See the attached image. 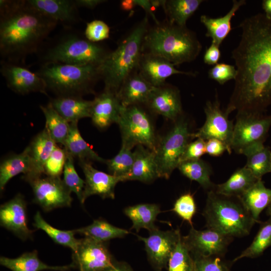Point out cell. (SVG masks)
Wrapping results in <instances>:
<instances>
[{
  "label": "cell",
  "instance_id": "obj_1",
  "mask_svg": "<svg viewBox=\"0 0 271 271\" xmlns=\"http://www.w3.org/2000/svg\"><path fill=\"white\" fill-rule=\"evenodd\" d=\"M239 27L240 40L232 52L237 75L225 110L264 113L271 105V18L258 13Z\"/></svg>",
  "mask_w": 271,
  "mask_h": 271
},
{
  "label": "cell",
  "instance_id": "obj_2",
  "mask_svg": "<svg viewBox=\"0 0 271 271\" xmlns=\"http://www.w3.org/2000/svg\"><path fill=\"white\" fill-rule=\"evenodd\" d=\"M27 1H0V52L5 62L18 63L38 52L58 24Z\"/></svg>",
  "mask_w": 271,
  "mask_h": 271
},
{
  "label": "cell",
  "instance_id": "obj_3",
  "mask_svg": "<svg viewBox=\"0 0 271 271\" xmlns=\"http://www.w3.org/2000/svg\"><path fill=\"white\" fill-rule=\"evenodd\" d=\"M201 49L202 45L193 31L166 19L150 26L143 45V52L161 56L175 66L194 61Z\"/></svg>",
  "mask_w": 271,
  "mask_h": 271
},
{
  "label": "cell",
  "instance_id": "obj_4",
  "mask_svg": "<svg viewBox=\"0 0 271 271\" xmlns=\"http://www.w3.org/2000/svg\"><path fill=\"white\" fill-rule=\"evenodd\" d=\"M150 27L148 15L133 26L118 43L114 51H111L99 67L101 79L104 82V89L117 93L125 78L138 70L143 53L145 36Z\"/></svg>",
  "mask_w": 271,
  "mask_h": 271
},
{
  "label": "cell",
  "instance_id": "obj_5",
  "mask_svg": "<svg viewBox=\"0 0 271 271\" xmlns=\"http://www.w3.org/2000/svg\"><path fill=\"white\" fill-rule=\"evenodd\" d=\"M207 228L233 237L248 235L256 222L238 197L209 191L202 212Z\"/></svg>",
  "mask_w": 271,
  "mask_h": 271
},
{
  "label": "cell",
  "instance_id": "obj_6",
  "mask_svg": "<svg viewBox=\"0 0 271 271\" xmlns=\"http://www.w3.org/2000/svg\"><path fill=\"white\" fill-rule=\"evenodd\" d=\"M53 63L42 65L36 72L44 81L46 89L57 96H80L93 93L101 79L99 67Z\"/></svg>",
  "mask_w": 271,
  "mask_h": 271
},
{
  "label": "cell",
  "instance_id": "obj_7",
  "mask_svg": "<svg viewBox=\"0 0 271 271\" xmlns=\"http://www.w3.org/2000/svg\"><path fill=\"white\" fill-rule=\"evenodd\" d=\"M111 51L85 36L70 33L56 39L42 53V65L59 63L83 66H100Z\"/></svg>",
  "mask_w": 271,
  "mask_h": 271
},
{
  "label": "cell",
  "instance_id": "obj_8",
  "mask_svg": "<svg viewBox=\"0 0 271 271\" xmlns=\"http://www.w3.org/2000/svg\"><path fill=\"white\" fill-rule=\"evenodd\" d=\"M181 115L173 128L159 141L154 151L159 177L168 179L177 168L191 138L188 122Z\"/></svg>",
  "mask_w": 271,
  "mask_h": 271
},
{
  "label": "cell",
  "instance_id": "obj_9",
  "mask_svg": "<svg viewBox=\"0 0 271 271\" xmlns=\"http://www.w3.org/2000/svg\"><path fill=\"white\" fill-rule=\"evenodd\" d=\"M117 124L122 137V145L132 149L143 146L154 151L158 140L151 118L140 105L123 106Z\"/></svg>",
  "mask_w": 271,
  "mask_h": 271
},
{
  "label": "cell",
  "instance_id": "obj_10",
  "mask_svg": "<svg viewBox=\"0 0 271 271\" xmlns=\"http://www.w3.org/2000/svg\"><path fill=\"white\" fill-rule=\"evenodd\" d=\"M271 126V114L249 111L237 112L234 124L231 148L237 154L248 147L264 143Z\"/></svg>",
  "mask_w": 271,
  "mask_h": 271
},
{
  "label": "cell",
  "instance_id": "obj_11",
  "mask_svg": "<svg viewBox=\"0 0 271 271\" xmlns=\"http://www.w3.org/2000/svg\"><path fill=\"white\" fill-rule=\"evenodd\" d=\"M206 120L198 130L191 133L192 139H200L205 141L217 139L226 146L227 152L231 154V143L234 127L233 121L228 118V113L220 108L217 97L215 100L208 101L204 107Z\"/></svg>",
  "mask_w": 271,
  "mask_h": 271
},
{
  "label": "cell",
  "instance_id": "obj_12",
  "mask_svg": "<svg viewBox=\"0 0 271 271\" xmlns=\"http://www.w3.org/2000/svg\"><path fill=\"white\" fill-rule=\"evenodd\" d=\"M34 194V201L45 212L69 207L72 198L60 177H39L27 181Z\"/></svg>",
  "mask_w": 271,
  "mask_h": 271
},
{
  "label": "cell",
  "instance_id": "obj_13",
  "mask_svg": "<svg viewBox=\"0 0 271 271\" xmlns=\"http://www.w3.org/2000/svg\"><path fill=\"white\" fill-rule=\"evenodd\" d=\"M72 259L79 271H104L115 261L106 242L85 236L79 239Z\"/></svg>",
  "mask_w": 271,
  "mask_h": 271
},
{
  "label": "cell",
  "instance_id": "obj_14",
  "mask_svg": "<svg viewBox=\"0 0 271 271\" xmlns=\"http://www.w3.org/2000/svg\"><path fill=\"white\" fill-rule=\"evenodd\" d=\"M233 237L213 229L198 230L193 226L187 235L182 236V240L192 256L223 257Z\"/></svg>",
  "mask_w": 271,
  "mask_h": 271
},
{
  "label": "cell",
  "instance_id": "obj_15",
  "mask_svg": "<svg viewBox=\"0 0 271 271\" xmlns=\"http://www.w3.org/2000/svg\"><path fill=\"white\" fill-rule=\"evenodd\" d=\"M147 237L138 236L144 242L148 259L157 270L167 267L169 258L182 236L179 229L163 231L158 227L149 231Z\"/></svg>",
  "mask_w": 271,
  "mask_h": 271
},
{
  "label": "cell",
  "instance_id": "obj_16",
  "mask_svg": "<svg viewBox=\"0 0 271 271\" xmlns=\"http://www.w3.org/2000/svg\"><path fill=\"white\" fill-rule=\"evenodd\" d=\"M0 224L22 240L33 238L34 231L28 227L27 203L22 194L1 205Z\"/></svg>",
  "mask_w": 271,
  "mask_h": 271
},
{
  "label": "cell",
  "instance_id": "obj_17",
  "mask_svg": "<svg viewBox=\"0 0 271 271\" xmlns=\"http://www.w3.org/2000/svg\"><path fill=\"white\" fill-rule=\"evenodd\" d=\"M1 72L8 87L17 93L26 94L39 92L46 94L44 80L36 73L24 66L3 61Z\"/></svg>",
  "mask_w": 271,
  "mask_h": 271
},
{
  "label": "cell",
  "instance_id": "obj_18",
  "mask_svg": "<svg viewBox=\"0 0 271 271\" xmlns=\"http://www.w3.org/2000/svg\"><path fill=\"white\" fill-rule=\"evenodd\" d=\"M175 65L166 59L159 55L143 52L141 56L138 71L142 76L155 87L166 83L169 77L175 74L195 76L193 72L183 71L177 69Z\"/></svg>",
  "mask_w": 271,
  "mask_h": 271
},
{
  "label": "cell",
  "instance_id": "obj_19",
  "mask_svg": "<svg viewBox=\"0 0 271 271\" xmlns=\"http://www.w3.org/2000/svg\"><path fill=\"white\" fill-rule=\"evenodd\" d=\"M85 176V187L81 204L89 197L97 195L103 199L115 198V187L123 178L117 177L95 169L90 162L79 161Z\"/></svg>",
  "mask_w": 271,
  "mask_h": 271
},
{
  "label": "cell",
  "instance_id": "obj_20",
  "mask_svg": "<svg viewBox=\"0 0 271 271\" xmlns=\"http://www.w3.org/2000/svg\"><path fill=\"white\" fill-rule=\"evenodd\" d=\"M145 106L152 112L174 121L183 113L179 89L166 82L155 87Z\"/></svg>",
  "mask_w": 271,
  "mask_h": 271
},
{
  "label": "cell",
  "instance_id": "obj_21",
  "mask_svg": "<svg viewBox=\"0 0 271 271\" xmlns=\"http://www.w3.org/2000/svg\"><path fill=\"white\" fill-rule=\"evenodd\" d=\"M122 107L117 93L104 89L92 100L90 118L96 126L105 128L118 123Z\"/></svg>",
  "mask_w": 271,
  "mask_h": 271
},
{
  "label": "cell",
  "instance_id": "obj_22",
  "mask_svg": "<svg viewBox=\"0 0 271 271\" xmlns=\"http://www.w3.org/2000/svg\"><path fill=\"white\" fill-rule=\"evenodd\" d=\"M154 88L137 70L125 78L117 95L123 106L146 105Z\"/></svg>",
  "mask_w": 271,
  "mask_h": 271
},
{
  "label": "cell",
  "instance_id": "obj_23",
  "mask_svg": "<svg viewBox=\"0 0 271 271\" xmlns=\"http://www.w3.org/2000/svg\"><path fill=\"white\" fill-rule=\"evenodd\" d=\"M57 146L45 128L34 137L28 146L31 159L32 171L29 175L23 176L26 181L44 174L45 164Z\"/></svg>",
  "mask_w": 271,
  "mask_h": 271
},
{
  "label": "cell",
  "instance_id": "obj_24",
  "mask_svg": "<svg viewBox=\"0 0 271 271\" xmlns=\"http://www.w3.org/2000/svg\"><path fill=\"white\" fill-rule=\"evenodd\" d=\"M29 5L43 15L66 24L74 23L79 17L75 1L27 0Z\"/></svg>",
  "mask_w": 271,
  "mask_h": 271
},
{
  "label": "cell",
  "instance_id": "obj_25",
  "mask_svg": "<svg viewBox=\"0 0 271 271\" xmlns=\"http://www.w3.org/2000/svg\"><path fill=\"white\" fill-rule=\"evenodd\" d=\"M154 151L142 146H137L133 152V162L125 181L137 180L150 183L159 178Z\"/></svg>",
  "mask_w": 271,
  "mask_h": 271
},
{
  "label": "cell",
  "instance_id": "obj_26",
  "mask_svg": "<svg viewBox=\"0 0 271 271\" xmlns=\"http://www.w3.org/2000/svg\"><path fill=\"white\" fill-rule=\"evenodd\" d=\"M53 107L69 123L90 117L92 100L80 96H57L51 100Z\"/></svg>",
  "mask_w": 271,
  "mask_h": 271
},
{
  "label": "cell",
  "instance_id": "obj_27",
  "mask_svg": "<svg viewBox=\"0 0 271 271\" xmlns=\"http://www.w3.org/2000/svg\"><path fill=\"white\" fill-rule=\"evenodd\" d=\"M246 4L245 0H234L231 8L224 16L213 18L202 15L200 21L206 28V36L212 39V43L220 46L231 30V21L236 12Z\"/></svg>",
  "mask_w": 271,
  "mask_h": 271
},
{
  "label": "cell",
  "instance_id": "obj_28",
  "mask_svg": "<svg viewBox=\"0 0 271 271\" xmlns=\"http://www.w3.org/2000/svg\"><path fill=\"white\" fill-rule=\"evenodd\" d=\"M0 264L12 271H67L76 267L73 262L70 264L63 266L49 265L39 258L36 250L24 253L14 258L1 256Z\"/></svg>",
  "mask_w": 271,
  "mask_h": 271
},
{
  "label": "cell",
  "instance_id": "obj_29",
  "mask_svg": "<svg viewBox=\"0 0 271 271\" xmlns=\"http://www.w3.org/2000/svg\"><path fill=\"white\" fill-rule=\"evenodd\" d=\"M238 198L255 221L260 223V214L271 202V189L258 180Z\"/></svg>",
  "mask_w": 271,
  "mask_h": 271
},
{
  "label": "cell",
  "instance_id": "obj_30",
  "mask_svg": "<svg viewBox=\"0 0 271 271\" xmlns=\"http://www.w3.org/2000/svg\"><path fill=\"white\" fill-rule=\"evenodd\" d=\"M32 171V162L28 147L21 153L14 154L3 160L0 165V189L3 191L14 177L23 173L29 175Z\"/></svg>",
  "mask_w": 271,
  "mask_h": 271
},
{
  "label": "cell",
  "instance_id": "obj_31",
  "mask_svg": "<svg viewBox=\"0 0 271 271\" xmlns=\"http://www.w3.org/2000/svg\"><path fill=\"white\" fill-rule=\"evenodd\" d=\"M67 154L79 161H96L105 163L82 137L78 128V122L70 123L69 131L64 145Z\"/></svg>",
  "mask_w": 271,
  "mask_h": 271
},
{
  "label": "cell",
  "instance_id": "obj_32",
  "mask_svg": "<svg viewBox=\"0 0 271 271\" xmlns=\"http://www.w3.org/2000/svg\"><path fill=\"white\" fill-rule=\"evenodd\" d=\"M258 180L244 166L235 171L225 182L215 185L212 190L220 195L239 197Z\"/></svg>",
  "mask_w": 271,
  "mask_h": 271
},
{
  "label": "cell",
  "instance_id": "obj_33",
  "mask_svg": "<svg viewBox=\"0 0 271 271\" xmlns=\"http://www.w3.org/2000/svg\"><path fill=\"white\" fill-rule=\"evenodd\" d=\"M123 212L132 222L131 229L138 232L143 228L150 231L157 227L155 222L161 211L156 204L143 203L128 206Z\"/></svg>",
  "mask_w": 271,
  "mask_h": 271
},
{
  "label": "cell",
  "instance_id": "obj_34",
  "mask_svg": "<svg viewBox=\"0 0 271 271\" xmlns=\"http://www.w3.org/2000/svg\"><path fill=\"white\" fill-rule=\"evenodd\" d=\"M247 158L245 166L258 179L271 172V151L263 143H259L246 148L242 153Z\"/></svg>",
  "mask_w": 271,
  "mask_h": 271
},
{
  "label": "cell",
  "instance_id": "obj_35",
  "mask_svg": "<svg viewBox=\"0 0 271 271\" xmlns=\"http://www.w3.org/2000/svg\"><path fill=\"white\" fill-rule=\"evenodd\" d=\"M203 0H166L162 7L169 22L186 26V22L197 10Z\"/></svg>",
  "mask_w": 271,
  "mask_h": 271
},
{
  "label": "cell",
  "instance_id": "obj_36",
  "mask_svg": "<svg viewBox=\"0 0 271 271\" xmlns=\"http://www.w3.org/2000/svg\"><path fill=\"white\" fill-rule=\"evenodd\" d=\"M73 230L75 233L104 242L114 238H123L129 233L127 230L116 227L102 219L94 220L88 226Z\"/></svg>",
  "mask_w": 271,
  "mask_h": 271
},
{
  "label": "cell",
  "instance_id": "obj_37",
  "mask_svg": "<svg viewBox=\"0 0 271 271\" xmlns=\"http://www.w3.org/2000/svg\"><path fill=\"white\" fill-rule=\"evenodd\" d=\"M40 107L45 117L44 128L56 144L64 146L69 133L70 123L57 112L50 102Z\"/></svg>",
  "mask_w": 271,
  "mask_h": 271
},
{
  "label": "cell",
  "instance_id": "obj_38",
  "mask_svg": "<svg viewBox=\"0 0 271 271\" xmlns=\"http://www.w3.org/2000/svg\"><path fill=\"white\" fill-rule=\"evenodd\" d=\"M191 181L198 183L204 189L212 190L215 185L211 182V170L208 164L201 159L181 162L177 168Z\"/></svg>",
  "mask_w": 271,
  "mask_h": 271
},
{
  "label": "cell",
  "instance_id": "obj_39",
  "mask_svg": "<svg viewBox=\"0 0 271 271\" xmlns=\"http://www.w3.org/2000/svg\"><path fill=\"white\" fill-rule=\"evenodd\" d=\"M33 225L36 228L44 231L55 243L69 247L73 252L76 251L79 239L75 237L76 233L73 230H62L54 227L45 220L39 211L34 215Z\"/></svg>",
  "mask_w": 271,
  "mask_h": 271
},
{
  "label": "cell",
  "instance_id": "obj_40",
  "mask_svg": "<svg viewBox=\"0 0 271 271\" xmlns=\"http://www.w3.org/2000/svg\"><path fill=\"white\" fill-rule=\"evenodd\" d=\"M259 229L250 245L236 256L233 262L242 258H255L262 254L271 246V217L264 222H260Z\"/></svg>",
  "mask_w": 271,
  "mask_h": 271
},
{
  "label": "cell",
  "instance_id": "obj_41",
  "mask_svg": "<svg viewBox=\"0 0 271 271\" xmlns=\"http://www.w3.org/2000/svg\"><path fill=\"white\" fill-rule=\"evenodd\" d=\"M131 149L122 145L118 153L105 162L110 174L123 178V181L133 165V152H131Z\"/></svg>",
  "mask_w": 271,
  "mask_h": 271
},
{
  "label": "cell",
  "instance_id": "obj_42",
  "mask_svg": "<svg viewBox=\"0 0 271 271\" xmlns=\"http://www.w3.org/2000/svg\"><path fill=\"white\" fill-rule=\"evenodd\" d=\"M167 267L168 271H194V259L184 243L182 236L169 258Z\"/></svg>",
  "mask_w": 271,
  "mask_h": 271
},
{
  "label": "cell",
  "instance_id": "obj_43",
  "mask_svg": "<svg viewBox=\"0 0 271 271\" xmlns=\"http://www.w3.org/2000/svg\"><path fill=\"white\" fill-rule=\"evenodd\" d=\"M67 154L66 160L63 172L62 181L71 192L74 193L81 203L85 187V180L77 174L74 165V158Z\"/></svg>",
  "mask_w": 271,
  "mask_h": 271
},
{
  "label": "cell",
  "instance_id": "obj_44",
  "mask_svg": "<svg viewBox=\"0 0 271 271\" xmlns=\"http://www.w3.org/2000/svg\"><path fill=\"white\" fill-rule=\"evenodd\" d=\"M172 211L193 226V217L197 211L193 196L190 193L181 195L175 201Z\"/></svg>",
  "mask_w": 271,
  "mask_h": 271
},
{
  "label": "cell",
  "instance_id": "obj_45",
  "mask_svg": "<svg viewBox=\"0 0 271 271\" xmlns=\"http://www.w3.org/2000/svg\"><path fill=\"white\" fill-rule=\"evenodd\" d=\"M66 157L65 149L57 146L45 164L44 174L49 177H60L63 172Z\"/></svg>",
  "mask_w": 271,
  "mask_h": 271
},
{
  "label": "cell",
  "instance_id": "obj_46",
  "mask_svg": "<svg viewBox=\"0 0 271 271\" xmlns=\"http://www.w3.org/2000/svg\"><path fill=\"white\" fill-rule=\"evenodd\" d=\"M219 256H194V271H230L228 265Z\"/></svg>",
  "mask_w": 271,
  "mask_h": 271
},
{
  "label": "cell",
  "instance_id": "obj_47",
  "mask_svg": "<svg viewBox=\"0 0 271 271\" xmlns=\"http://www.w3.org/2000/svg\"><path fill=\"white\" fill-rule=\"evenodd\" d=\"M109 33L110 28L104 22L95 20L87 23L84 35L89 41L98 43L108 39Z\"/></svg>",
  "mask_w": 271,
  "mask_h": 271
},
{
  "label": "cell",
  "instance_id": "obj_48",
  "mask_svg": "<svg viewBox=\"0 0 271 271\" xmlns=\"http://www.w3.org/2000/svg\"><path fill=\"white\" fill-rule=\"evenodd\" d=\"M236 75V67L224 63L216 64L208 71V77L220 84H224L231 79L234 80Z\"/></svg>",
  "mask_w": 271,
  "mask_h": 271
},
{
  "label": "cell",
  "instance_id": "obj_49",
  "mask_svg": "<svg viewBox=\"0 0 271 271\" xmlns=\"http://www.w3.org/2000/svg\"><path fill=\"white\" fill-rule=\"evenodd\" d=\"M206 141L200 139L189 143L186 146L181 159V162H185L200 159L206 153Z\"/></svg>",
  "mask_w": 271,
  "mask_h": 271
},
{
  "label": "cell",
  "instance_id": "obj_50",
  "mask_svg": "<svg viewBox=\"0 0 271 271\" xmlns=\"http://www.w3.org/2000/svg\"><path fill=\"white\" fill-rule=\"evenodd\" d=\"M219 47L211 43L210 46L206 50L203 56V61L205 64L210 65H215L218 64L221 57Z\"/></svg>",
  "mask_w": 271,
  "mask_h": 271
},
{
  "label": "cell",
  "instance_id": "obj_51",
  "mask_svg": "<svg viewBox=\"0 0 271 271\" xmlns=\"http://www.w3.org/2000/svg\"><path fill=\"white\" fill-rule=\"evenodd\" d=\"M205 148L206 153L214 157L221 156L225 151H227L225 145L217 139L206 141Z\"/></svg>",
  "mask_w": 271,
  "mask_h": 271
},
{
  "label": "cell",
  "instance_id": "obj_52",
  "mask_svg": "<svg viewBox=\"0 0 271 271\" xmlns=\"http://www.w3.org/2000/svg\"><path fill=\"white\" fill-rule=\"evenodd\" d=\"M135 6L141 7L146 12L148 16L150 15L155 24H158L159 22L157 20L156 16L152 12V9L159 6H162L163 1H148V0H133Z\"/></svg>",
  "mask_w": 271,
  "mask_h": 271
},
{
  "label": "cell",
  "instance_id": "obj_53",
  "mask_svg": "<svg viewBox=\"0 0 271 271\" xmlns=\"http://www.w3.org/2000/svg\"><path fill=\"white\" fill-rule=\"evenodd\" d=\"M103 0H75V4L78 8L83 7L93 9L98 5L105 2Z\"/></svg>",
  "mask_w": 271,
  "mask_h": 271
},
{
  "label": "cell",
  "instance_id": "obj_54",
  "mask_svg": "<svg viewBox=\"0 0 271 271\" xmlns=\"http://www.w3.org/2000/svg\"><path fill=\"white\" fill-rule=\"evenodd\" d=\"M104 271H133L130 266L125 262L115 261L114 263Z\"/></svg>",
  "mask_w": 271,
  "mask_h": 271
},
{
  "label": "cell",
  "instance_id": "obj_55",
  "mask_svg": "<svg viewBox=\"0 0 271 271\" xmlns=\"http://www.w3.org/2000/svg\"><path fill=\"white\" fill-rule=\"evenodd\" d=\"M262 7L264 11V14L267 17L271 18V0L263 1Z\"/></svg>",
  "mask_w": 271,
  "mask_h": 271
},
{
  "label": "cell",
  "instance_id": "obj_56",
  "mask_svg": "<svg viewBox=\"0 0 271 271\" xmlns=\"http://www.w3.org/2000/svg\"><path fill=\"white\" fill-rule=\"evenodd\" d=\"M134 7H135V6L133 0H125L121 1V8L123 10L129 11Z\"/></svg>",
  "mask_w": 271,
  "mask_h": 271
},
{
  "label": "cell",
  "instance_id": "obj_57",
  "mask_svg": "<svg viewBox=\"0 0 271 271\" xmlns=\"http://www.w3.org/2000/svg\"><path fill=\"white\" fill-rule=\"evenodd\" d=\"M266 208V214L269 217H271V202Z\"/></svg>",
  "mask_w": 271,
  "mask_h": 271
},
{
  "label": "cell",
  "instance_id": "obj_58",
  "mask_svg": "<svg viewBox=\"0 0 271 271\" xmlns=\"http://www.w3.org/2000/svg\"><path fill=\"white\" fill-rule=\"evenodd\" d=\"M156 271H162V270H156Z\"/></svg>",
  "mask_w": 271,
  "mask_h": 271
}]
</instances>
